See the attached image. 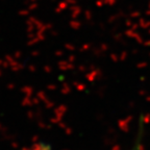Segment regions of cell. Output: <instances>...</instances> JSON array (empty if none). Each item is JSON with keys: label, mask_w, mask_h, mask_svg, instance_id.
<instances>
[{"label": "cell", "mask_w": 150, "mask_h": 150, "mask_svg": "<svg viewBox=\"0 0 150 150\" xmlns=\"http://www.w3.org/2000/svg\"><path fill=\"white\" fill-rule=\"evenodd\" d=\"M132 150H139V144H138L137 146H134V148Z\"/></svg>", "instance_id": "6da1fadb"}]
</instances>
